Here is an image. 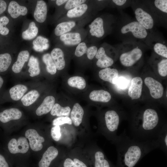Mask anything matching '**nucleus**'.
I'll return each mask as SVG.
<instances>
[{
  "label": "nucleus",
  "mask_w": 167,
  "mask_h": 167,
  "mask_svg": "<svg viewBox=\"0 0 167 167\" xmlns=\"http://www.w3.org/2000/svg\"><path fill=\"white\" fill-rule=\"evenodd\" d=\"M117 147V167H134L145 156L159 148L156 140L142 141L127 135L125 131L114 141Z\"/></svg>",
  "instance_id": "1"
},
{
  "label": "nucleus",
  "mask_w": 167,
  "mask_h": 167,
  "mask_svg": "<svg viewBox=\"0 0 167 167\" xmlns=\"http://www.w3.org/2000/svg\"><path fill=\"white\" fill-rule=\"evenodd\" d=\"M140 116L130 123L129 128L132 138L142 141L156 140L165 124L161 122L158 113L153 108H148Z\"/></svg>",
  "instance_id": "2"
},
{
  "label": "nucleus",
  "mask_w": 167,
  "mask_h": 167,
  "mask_svg": "<svg viewBox=\"0 0 167 167\" xmlns=\"http://www.w3.org/2000/svg\"><path fill=\"white\" fill-rule=\"evenodd\" d=\"M105 129L114 141L118 137L116 132L121 121L120 115L114 110H108L105 113Z\"/></svg>",
  "instance_id": "3"
},
{
  "label": "nucleus",
  "mask_w": 167,
  "mask_h": 167,
  "mask_svg": "<svg viewBox=\"0 0 167 167\" xmlns=\"http://www.w3.org/2000/svg\"><path fill=\"white\" fill-rule=\"evenodd\" d=\"M7 148L12 154L25 153L28 151L29 145L26 138L20 137L17 140L15 138L11 139L8 143Z\"/></svg>",
  "instance_id": "4"
},
{
  "label": "nucleus",
  "mask_w": 167,
  "mask_h": 167,
  "mask_svg": "<svg viewBox=\"0 0 167 167\" xmlns=\"http://www.w3.org/2000/svg\"><path fill=\"white\" fill-rule=\"evenodd\" d=\"M142 51L139 48H136L131 50L122 54L120 56V60L124 66H132L141 58Z\"/></svg>",
  "instance_id": "5"
},
{
  "label": "nucleus",
  "mask_w": 167,
  "mask_h": 167,
  "mask_svg": "<svg viewBox=\"0 0 167 167\" xmlns=\"http://www.w3.org/2000/svg\"><path fill=\"white\" fill-rule=\"evenodd\" d=\"M121 31L122 34L131 32L134 36L137 38H144L147 35L146 29L137 21H133L124 26Z\"/></svg>",
  "instance_id": "6"
},
{
  "label": "nucleus",
  "mask_w": 167,
  "mask_h": 167,
  "mask_svg": "<svg viewBox=\"0 0 167 167\" xmlns=\"http://www.w3.org/2000/svg\"><path fill=\"white\" fill-rule=\"evenodd\" d=\"M25 136L28 139L29 146L33 151L36 152L42 149V143L45 141V139L39 135L36 130L32 129L27 130L25 132Z\"/></svg>",
  "instance_id": "7"
},
{
  "label": "nucleus",
  "mask_w": 167,
  "mask_h": 167,
  "mask_svg": "<svg viewBox=\"0 0 167 167\" xmlns=\"http://www.w3.org/2000/svg\"><path fill=\"white\" fill-rule=\"evenodd\" d=\"M146 86L148 88L151 96L155 99H159L163 96L164 88L161 84L153 78L148 77L144 80Z\"/></svg>",
  "instance_id": "8"
},
{
  "label": "nucleus",
  "mask_w": 167,
  "mask_h": 167,
  "mask_svg": "<svg viewBox=\"0 0 167 167\" xmlns=\"http://www.w3.org/2000/svg\"><path fill=\"white\" fill-rule=\"evenodd\" d=\"M135 13L137 22L146 29H151L153 28V20L149 13L140 8H137Z\"/></svg>",
  "instance_id": "9"
},
{
  "label": "nucleus",
  "mask_w": 167,
  "mask_h": 167,
  "mask_svg": "<svg viewBox=\"0 0 167 167\" xmlns=\"http://www.w3.org/2000/svg\"><path fill=\"white\" fill-rule=\"evenodd\" d=\"M143 84L141 77H136L132 79L128 91V95L132 100L138 99L141 96Z\"/></svg>",
  "instance_id": "10"
},
{
  "label": "nucleus",
  "mask_w": 167,
  "mask_h": 167,
  "mask_svg": "<svg viewBox=\"0 0 167 167\" xmlns=\"http://www.w3.org/2000/svg\"><path fill=\"white\" fill-rule=\"evenodd\" d=\"M22 116V112L18 109H6L0 112V122L6 123L11 120L19 119Z\"/></svg>",
  "instance_id": "11"
},
{
  "label": "nucleus",
  "mask_w": 167,
  "mask_h": 167,
  "mask_svg": "<svg viewBox=\"0 0 167 167\" xmlns=\"http://www.w3.org/2000/svg\"><path fill=\"white\" fill-rule=\"evenodd\" d=\"M58 155V151L54 146H50L43 154L39 161L38 167H49L52 162Z\"/></svg>",
  "instance_id": "12"
},
{
  "label": "nucleus",
  "mask_w": 167,
  "mask_h": 167,
  "mask_svg": "<svg viewBox=\"0 0 167 167\" xmlns=\"http://www.w3.org/2000/svg\"><path fill=\"white\" fill-rule=\"evenodd\" d=\"M99 76L102 80L116 84L118 78V72L116 69L106 67L100 70Z\"/></svg>",
  "instance_id": "13"
},
{
  "label": "nucleus",
  "mask_w": 167,
  "mask_h": 167,
  "mask_svg": "<svg viewBox=\"0 0 167 167\" xmlns=\"http://www.w3.org/2000/svg\"><path fill=\"white\" fill-rule=\"evenodd\" d=\"M95 56L98 60L96 65L99 67H108L112 66L113 63V60L106 54L103 47H101L98 49Z\"/></svg>",
  "instance_id": "14"
},
{
  "label": "nucleus",
  "mask_w": 167,
  "mask_h": 167,
  "mask_svg": "<svg viewBox=\"0 0 167 167\" xmlns=\"http://www.w3.org/2000/svg\"><path fill=\"white\" fill-rule=\"evenodd\" d=\"M47 13V9L45 2L43 0L37 1L34 12V17L37 22H44L46 20Z\"/></svg>",
  "instance_id": "15"
},
{
  "label": "nucleus",
  "mask_w": 167,
  "mask_h": 167,
  "mask_svg": "<svg viewBox=\"0 0 167 167\" xmlns=\"http://www.w3.org/2000/svg\"><path fill=\"white\" fill-rule=\"evenodd\" d=\"M91 35L97 38H101L104 35V22L102 18H96L89 25Z\"/></svg>",
  "instance_id": "16"
},
{
  "label": "nucleus",
  "mask_w": 167,
  "mask_h": 167,
  "mask_svg": "<svg viewBox=\"0 0 167 167\" xmlns=\"http://www.w3.org/2000/svg\"><path fill=\"white\" fill-rule=\"evenodd\" d=\"M55 101V98L53 96H46L36 109V114L40 116L50 111L54 105Z\"/></svg>",
  "instance_id": "17"
},
{
  "label": "nucleus",
  "mask_w": 167,
  "mask_h": 167,
  "mask_svg": "<svg viewBox=\"0 0 167 167\" xmlns=\"http://www.w3.org/2000/svg\"><path fill=\"white\" fill-rule=\"evenodd\" d=\"M8 12L13 18H16L20 15H26L28 9L25 6L20 5L15 1H11L9 5Z\"/></svg>",
  "instance_id": "18"
},
{
  "label": "nucleus",
  "mask_w": 167,
  "mask_h": 167,
  "mask_svg": "<svg viewBox=\"0 0 167 167\" xmlns=\"http://www.w3.org/2000/svg\"><path fill=\"white\" fill-rule=\"evenodd\" d=\"M50 55L55 64L56 69L58 70L63 69L66 63L62 50L59 48H55L52 51Z\"/></svg>",
  "instance_id": "19"
},
{
  "label": "nucleus",
  "mask_w": 167,
  "mask_h": 167,
  "mask_svg": "<svg viewBox=\"0 0 167 167\" xmlns=\"http://www.w3.org/2000/svg\"><path fill=\"white\" fill-rule=\"evenodd\" d=\"M29 53L28 50H23L19 54L16 61L14 63L12 70L15 73L21 72L25 62L28 60Z\"/></svg>",
  "instance_id": "20"
},
{
  "label": "nucleus",
  "mask_w": 167,
  "mask_h": 167,
  "mask_svg": "<svg viewBox=\"0 0 167 167\" xmlns=\"http://www.w3.org/2000/svg\"><path fill=\"white\" fill-rule=\"evenodd\" d=\"M60 40L67 45H75L79 44L81 40L80 34L78 32H69L60 37Z\"/></svg>",
  "instance_id": "21"
},
{
  "label": "nucleus",
  "mask_w": 167,
  "mask_h": 167,
  "mask_svg": "<svg viewBox=\"0 0 167 167\" xmlns=\"http://www.w3.org/2000/svg\"><path fill=\"white\" fill-rule=\"evenodd\" d=\"M89 97L92 101L102 102H108L111 98L110 93L103 90H93L90 93Z\"/></svg>",
  "instance_id": "22"
},
{
  "label": "nucleus",
  "mask_w": 167,
  "mask_h": 167,
  "mask_svg": "<svg viewBox=\"0 0 167 167\" xmlns=\"http://www.w3.org/2000/svg\"><path fill=\"white\" fill-rule=\"evenodd\" d=\"M84 114V111L81 106L78 103H75L71 114V120L75 126H79L81 124Z\"/></svg>",
  "instance_id": "23"
},
{
  "label": "nucleus",
  "mask_w": 167,
  "mask_h": 167,
  "mask_svg": "<svg viewBox=\"0 0 167 167\" xmlns=\"http://www.w3.org/2000/svg\"><path fill=\"white\" fill-rule=\"evenodd\" d=\"M28 89L27 87L21 84H17L11 87L9 92L13 100L18 101L21 99Z\"/></svg>",
  "instance_id": "24"
},
{
  "label": "nucleus",
  "mask_w": 167,
  "mask_h": 167,
  "mask_svg": "<svg viewBox=\"0 0 167 167\" xmlns=\"http://www.w3.org/2000/svg\"><path fill=\"white\" fill-rule=\"evenodd\" d=\"M75 25V23L73 21L61 22L56 26L54 29V33L57 36H61L70 32Z\"/></svg>",
  "instance_id": "25"
},
{
  "label": "nucleus",
  "mask_w": 167,
  "mask_h": 167,
  "mask_svg": "<svg viewBox=\"0 0 167 167\" xmlns=\"http://www.w3.org/2000/svg\"><path fill=\"white\" fill-rule=\"evenodd\" d=\"M167 127L165 124L159 134L156 140L160 148L165 153L167 151Z\"/></svg>",
  "instance_id": "26"
},
{
  "label": "nucleus",
  "mask_w": 167,
  "mask_h": 167,
  "mask_svg": "<svg viewBox=\"0 0 167 167\" xmlns=\"http://www.w3.org/2000/svg\"><path fill=\"white\" fill-rule=\"evenodd\" d=\"M94 159V167H114L106 159L104 153L100 151L96 152Z\"/></svg>",
  "instance_id": "27"
},
{
  "label": "nucleus",
  "mask_w": 167,
  "mask_h": 167,
  "mask_svg": "<svg viewBox=\"0 0 167 167\" xmlns=\"http://www.w3.org/2000/svg\"><path fill=\"white\" fill-rule=\"evenodd\" d=\"M28 66L29 67L28 71L31 77H34L39 74L40 69L39 61L36 58L31 56L29 59Z\"/></svg>",
  "instance_id": "28"
},
{
  "label": "nucleus",
  "mask_w": 167,
  "mask_h": 167,
  "mask_svg": "<svg viewBox=\"0 0 167 167\" xmlns=\"http://www.w3.org/2000/svg\"><path fill=\"white\" fill-rule=\"evenodd\" d=\"M39 96L40 94L37 90H33L24 96L21 99V101L24 106H29L34 103Z\"/></svg>",
  "instance_id": "29"
},
{
  "label": "nucleus",
  "mask_w": 167,
  "mask_h": 167,
  "mask_svg": "<svg viewBox=\"0 0 167 167\" xmlns=\"http://www.w3.org/2000/svg\"><path fill=\"white\" fill-rule=\"evenodd\" d=\"M88 8L87 5L83 3L67 11L66 15L67 16L70 18L79 17L86 12Z\"/></svg>",
  "instance_id": "30"
},
{
  "label": "nucleus",
  "mask_w": 167,
  "mask_h": 167,
  "mask_svg": "<svg viewBox=\"0 0 167 167\" xmlns=\"http://www.w3.org/2000/svg\"><path fill=\"white\" fill-rule=\"evenodd\" d=\"M48 42L47 39L41 36H39L33 41V48L37 51H43L48 48L49 46Z\"/></svg>",
  "instance_id": "31"
},
{
  "label": "nucleus",
  "mask_w": 167,
  "mask_h": 167,
  "mask_svg": "<svg viewBox=\"0 0 167 167\" xmlns=\"http://www.w3.org/2000/svg\"><path fill=\"white\" fill-rule=\"evenodd\" d=\"M38 33V28L34 22L32 21L29 24L28 28L24 31L22 36L25 40H31L34 38Z\"/></svg>",
  "instance_id": "32"
},
{
  "label": "nucleus",
  "mask_w": 167,
  "mask_h": 167,
  "mask_svg": "<svg viewBox=\"0 0 167 167\" xmlns=\"http://www.w3.org/2000/svg\"><path fill=\"white\" fill-rule=\"evenodd\" d=\"M71 109L69 106L62 107L59 104H54L50 113L53 116H56L58 117L62 116H69L70 115Z\"/></svg>",
  "instance_id": "33"
},
{
  "label": "nucleus",
  "mask_w": 167,
  "mask_h": 167,
  "mask_svg": "<svg viewBox=\"0 0 167 167\" xmlns=\"http://www.w3.org/2000/svg\"><path fill=\"white\" fill-rule=\"evenodd\" d=\"M42 59L43 62L46 65L47 71L52 75L55 74L57 71V69L50 54L48 53L44 54Z\"/></svg>",
  "instance_id": "34"
},
{
  "label": "nucleus",
  "mask_w": 167,
  "mask_h": 167,
  "mask_svg": "<svg viewBox=\"0 0 167 167\" xmlns=\"http://www.w3.org/2000/svg\"><path fill=\"white\" fill-rule=\"evenodd\" d=\"M68 84L70 86L79 89H83L86 86L84 79L82 77L75 76L70 78L67 80Z\"/></svg>",
  "instance_id": "35"
},
{
  "label": "nucleus",
  "mask_w": 167,
  "mask_h": 167,
  "mask_svg": "<svg viewBox=\"0 0 167 167\" xmlns=\"http://www.w3.org/2000/svg\"><path fill=\"white\" fill-rule=\"evenodd\" d=\"M12 61L10 54L8 53L0 54V73L6 71L8 69Z\"/></svg>",
  "instance_id": "36"
},
{
  "label": "nucleus",
  "mask_w": 167,
  "mask_h": 167,
  "mask_svg": "<svg viewBox=\"0 0 167 167\" xmlns=\"http://www.w3.org/2000/svg\"><path fill=\"white\" fill-rule=\"evenodd\" d=\"M153 49L157 54L165 58H167V48L165 45L161 43H157L154 45Z\"/></svg>",
  "instance_id": "37"
},
{
  "label": "nucleus",
  "mask_w": 167,
  "mask_h": 167,
  "mask_svg": "<svg viewBox=\"0 0 167 167\" xmlns=\"http://www.w3.org/2000/svg\"><path fill=\"white\" fill-rule=\"evenodd\" d=\"M158 71L159 74L162 77L167 75V59L162 60L158 64Z\"/></svg>",
  "instance_id": "38"
},
{
  "label": "nucleus",
  "mask_w": 167,
  "mask_h": 167,
  "mask_svg": "<svg viewBox=\"0 0 167 167\" xmlns=\"http://www.w3.org/2000/svg\"><path fill=\"white\" fill-rule=\"evenodd\" d=\"M64 124L71 125L72 121L68 116H60L55 119L53 122V125L54 126H59Z\"/></svg>",
  "instance_id": "39"
},
{
  "label": "nucleus",
  "mask_w": 167,
  "mask_h": 167,
  "mask_svg": "<svg viewBox=\"0 0 167 167\" xmlns=\"http://www.w3.org/2000/svg\"><path fill=\"white\" fill-rule=\"evenodd\" d=\"M87 47L86 43L82 42L78 44L75 51V55L77 57H80L86 53Z\"/></svg>",
  "instance_id": "40"
},
{
  "label": "nucleus",
  "mask_w": 167,
  "mask_h": 167,
  "mask_svg": "<svg viewBox=\"0 0 167 167\" xmlns=\"http://www.w3.org/2000/svg\"><path fill=\"white\" fill-rule=\"evenodd\" d=\"M86 2L85 0H69L66 3L64 7L66 10H70L75 7L84 3Z\"/></svg>",
  "instance_id": "41"
},
{
  "label": "nucleus",
  "mask_w": 167,
  "mask_h": 167,
  "mask_svg": "<svg viewBox=\"0 0 167 167\" xmlns=\"http://www.w3.org/2000/svg\"><path fill=\"white\" fill-rule=\"evenodd\" d=\"M51 134L52 138L54 140L58 141L61 136L59 126H56L52 127L51 129Z\"/></svg>",
  "instance_id": "42"
},
{
  "label": "nucleus",
  "mask_w": 167,
  "mask_h": 167,
  "mask_svg": "<svg viewBox=\"0 0 167 167\" xmlns=\"http://www.w3.org/2000/svg\"><path fill=\"white\" fill-rule=\"evenodd\" d=\"M154 4L156 7L160 11L167 13V0H156L154 1Z\"/></svg>",
  "instance_id": "43"
},
{
  "label": "nucleus",
  "mask_w": 167,
  "mask_h": 167,
  "mask_svg": "<svg viewBox=\"0 0 167 167\" xmlns=\"http://www.w3.org/2000/svg\"><path fill=\"white\" fill-rule=\"evenodd\" d=\"M97 47L95 46H92L87 48L86 53L88 58L92 59L96 54L97 52Z\"/></svg>",
  "instance_id": "44"
},
{
  "label": "nucleus",
  "mask_w": 167,
  "mask_h": 167,
  "mask_svg": "<svg viewBox=\"0 0 167 167\" xmlns=\"http://www.w3.org/2000/svg\"><path fill=\"white\" fill-rule=\"evenodd\" d=\"M116 84L119 88L122 89H124L128 86V83L126 79L123 77H120L118 78Z\"/></svg>",
  "instance_id": "45"
},
{
  "label": "nucleus",
  "mask_w": 167,
  "mask_h": 167,
  "mask_svg": "<svg viewBox=\"0 0 167 167\" xmlns=\"http://www.w3.org/2000/svg\"><path fill=\"white\" fill-rule=\"evenodd\" d=\"M63 166V167H76L73 161L70 158H67L65 160Z\"/></svg>",
  "instance_id": "46"
},
{
  "label": "nucleus",
  "mask_w": 167,
  "mask_h": 167,
  "mask_svg": "<svg viewBox=\"0 0 167 167\" xmlns=\"http://www.w3.org/2000/svg\"><path fill=\"white\" fill-rule=\"evenodd\" d=\"M0 167H9V165L6 158L0 153Z\"/></svg>",
  "instance_id": "47"
},
{
  "label": "nucleus",
  "mask_w": 167,
  "mask_h": 167,
  "mask_svg": "<svg viewBox=\"0 0 167 167\" xmlns=\"http://www.w3.org/2000/svg\"><path fill=\"white\" fill-rule=\"evenodd\" d=\"M73 161L76 167H88L85 163L77 158H74Z\"/></svg>",
  "instance_id": "48"
},
{
  "label": "nucleus",
  "mask_w": 167,
  "mask_h": 167,
  "mask_svg": "<svg viewBox=\"0 0 167 167\" xmlns=\"http://www.w3.org/2000/svg\"><path fill=\"white\" fill-rule=\"evenodd\" d=\"M6 7V2L4 0H0V15L4 12Z\"/></svg>",
  "instance_id": "49"
},
{
  "label": "nucleus",
  "mask_w": 167,
  "mask_h": 167,
  "mask_svg": "<svg viewBox=\"0 0 167 167\" xmlns=\"http://www.w3.org/2000/svg\"><path fill=\"white\" fill-rule=\"evenodd\" d=\"M6 26L5 24L0 22V34L1 35L6 34L9 30Z\"/></svg>",
  "instance_id": "50"
},
{
  "label": "nucleus",
  "mask_w": 167,
  "mask_h": 167,
  "mask_svg": "<svg viewBox=\"0 0 167 167\" xmlns=\"http://www.w3.org/2000/svg\"><path fill=\"white\" fill-rule=\"evenodd\" d=\"M113 2L118 6H121L124 4L126 1V0H113Z\"/></svg>",
  "instance_id": "51"
},
{
  "label": "nucleus",
  "mask_w": 167,
  "mask_h": 167,
  "mask_svg": "<svg viewBox=\"0 0 167 167\" xmlns=\"http://www.w3.org/2000/svg\"><path fill=\"white\" fill-rule=\"evenodd\" d=\"M67 1L66 0H57L56 1V3L57 6H59L66 2Z\"/></svg>",
  "instance_id": "52"
},
{
  "label": "nucleus",
  "mask_w": 167,
  "mask_h": 167,
  "mask_svg": "<svg viewBox=\"0 0 167 167\" xmlns=\"http://www.w3.org/2000/svg\"><path fill=\"white\" fill-rule=\"evenodd\" d=\"M4 83V80L2 76L0 75V90L2 89Z\"/></svg>",
  "instance_id": "53"
}]
</instances>
